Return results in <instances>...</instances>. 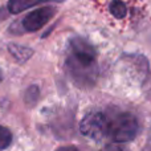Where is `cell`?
I'll list each match as a JSON object with an SVG mask.
<instances>
[{"mask_svg": "<svg viewBox=\"0 0 151 151\" xmlns=\"http://www.w3.org/2000/svg\"><path fill=\"white\" fill-rule=\"evenodd\" d=\"M5 17H7V16H5V13L3 12V9H0V21H1L3 19H5Z\"/></svg>", "mask_w": 151, "mask_h": 151, "instance_id": "12", "label": "cell"}, {"mask_svg": "<svg viewBox=\"0 0 151 151\" xmlns=\"http://www.w3.org/2000/svg\"><path fill=\"white\" fill-rule=\"evenodd\" d=\"M109 11L117 19H123L127 15V7H126V4L122 0H113V1H110Z\"/></svg>", "mask_w": 151, "mask_h": 151, "instance_id": "7", "label": "cell"}, {"mask_svg": "<svg viewBox=\"0 0 151 151\" xmlns=\"http://www.w3.org/2000/svg\"><path fill=\"white\" fill-rule=\"evenodd\" d=\"M85 64H97V50L88 40L74 36L69 40V55Z\"/></svg>", "mask_w": 151, "mask_h": 151, "instance_id": "3", "label": "cell"}, {"mask_svg": "<svg viewBox=\"0 0 151 151\" xmlns=\"http://www.w3.org/2000/svg\"><path fill=\"white\" fill-rule=\"evenodd\" d=\"M102 151H129V149L122 143V142H111V143L106 145L102 149Z\"/></svg>", "mask_w": 151, "mask_h": 151, "instance_id": "10", "label": "cell"}, {"mask_svg": "<svg viewBox=\"0 0 151 151\" xmlns=\"http://www.w3.org/2000/svg\"><path fill=\"white\" fill-rule=\"evenodd\" d=\"M39 88L37 86H31V88L27 90L25 93V101L28 102V104H32L33 102V105L36 104L37 98H39Z\"/></svg>", "mask_w": 151, "mask_h": 151, "instance_id": "9", "label": "cell"}, {"mask_svg": "<svg viewBox=\"0 0 151 151\" xmlns=\"http://www.w3.org/2000/svg\"><path fill=\"white\" fill-rule=\"evenodd\" d=\"M8 52L12 55V57L19 64L27 63L33 56V50L31 48L24 47V45H19V44H9L8 45Z\"/></svg>", "mask_w": 151, "mask_h": 151, "instance_id": "6", "label": "cell"}, {"mask_svg": "<svg viewBox=\"0 0 151 151\" xmlns=\"http://www.w3.org/2000/svg\"><path fill=\"white\" fill-rule=\"evenodd\" d=\"M138 133L139 122L134 114L129 111H114L107 115V137L113 141L127 143L134 141Z\"/></svg>", "mask_w": 151, "mask_h": 151, "instance_id": "1", "label": "cell"}, {"mask_svg": "<svg viewBox=\"0 0 151 151\" xmlns=\"http://www.w3.org/2000/svg\"><path fill=\"white\" fill-rule=\"evenodd\" d=\"M48 1H64V0H8V12L11 13H20L23 11L28 9V8H32L33 5H39V4H44V3Z\"/></svg>", "mask_w": 151, "mask_h": 151, "instance_id": "5", "label": "cell"}, {"mask_svg": "<svg viewBox=\"0 0 151 151\" xmlns=\"http://www.w3.org/2000/svg\"><path fill=\"white\" fill-rule=\"evenodd\" d=\"M80 131L83 137L93 141H101L107 137V115L101 111H91L82 118Z\"/></svg>", "mask_w": 151, "mask_h": 151, "instance_id": "2", "label": "cell"}, {"mask_svg": "<svg viewBox=\"0 0 151 151\" xmlns=\"http://www.w3.org/2000/svg\"><path fill=\"white\" fill-rule=\"evenodd\" d=\"M1 80H3V73H1V70H0V82H1Z\"/></svg>", "mask_w": 151, "mask_h": 151, "instance_id": "13", "label": "cell"}, {"mask_svg": "<svg viewBox=\"0 0 151 151\" xmlns=\"http://www.w3.org/2000/svg\"><path fill=\"white\" fill-rule=\"evenodd\" d=\"M56 15V8L53 7H42L29 12L25 17L21 20L24 31L27 32H36L41 29L45 24H48L52 17Z\"/></svg>", "mask_w": 151, "mask_h": 151, "instance_id": "4", "label": "cell"}, {"mask_svg": "<svg viewBox=\"0 0 151 151\" xmlns=\"http://www.w3.org/2000/svg\"><path fill=\"white\" fill-rule=\"evenodd\" d=\"M12 143V133L9 129L0 125V151L5 150Z\"/></svg>", "mask_w": 151, "mask_h": 151, "instance_id": "8", "label": "cell"}, {"mask_svg": "<svg viewBox=\"0 0 151 151\" xmlns=\"http://www.w3.org/2000/svg\"><path fill=\"white\" fill-rule=\"evenodd\" d=\"M56 151H80V150L74 146H61V147H58Z\"/></svg>", "mask_w": 151, "mask_h": 151, "instance_id": "11", "label": "cell"}]
</instances>
